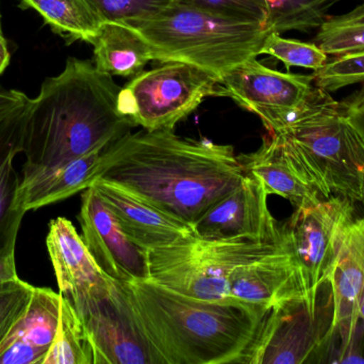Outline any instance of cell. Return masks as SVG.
I'll return each mask as SVG.
<instances>
[{
  "mask_svg": "<svg viewBox=\"0 0 364 364\" xmlns=\"http://www.w3.org/2000/svg\"><path fill=\"white\" fill-rule=\"evenodd\" d=\"M355 205L348 199L331 196L314 207L295 209L280 226L282 239L307 290L328 281L346 228L355 217Z\"/></svg>",
  "mask_w": 364,
  "mask_h": 364,
  "instance_id": "9",
  "label": "cell"
},
{
  "mask_svg": "<svg viewBox=\"0 0 364 364\" xmlns=\"http://www.w3.org/2000/svg\"><path fill=\"white\" fill-rule=\"evenodd\" d=\"M361 87L344 98L342 103L346 105L350 117L354 120L355 124L358 126L364 137V83H360Z\"/></svg>",
  "mask_w": 364,
  "mask_h": 364,
  "instance_id": "33",
  "label": "cell"
},
{
  "mask_svg": "<svg viewBox=\"0 0 364 364\" xmlns=\"http://www.w3.org/2000/svg\"><path fill=\"white\" fill-rule=\"evenodd\" d=\"M329 281L296 291L267 309L237 363H320L333 329Z\"/></svg>",
  "mask_w": 364,
  "mask_h": 364,
  "instance_id": "7",
  "label": "cell"
},
{
  "mask_svg": "<svg viewBox=\"0 0 364 364\" xmlns=\"http://www.w3.org/2000/svg\"><path fill=\"white\" fill-rule=\"evenodd\" d=\"M92 186L114 214L126 235L146 251L194 235L191 224L123 186L102 179L96 180Z\"/></svg>",
  "mask_w": 364,
  "mask_h": 364,
  "instance_id": "17",
  "label": "cell"
},
{
  "mask_svg": "<svg viewBox=\"0 0 364 364\" xmlns=\"http://www.w3.org/2000/svg\"><path fill=\"white\" fill-rule=\"evenodd\" d=\"M34 286L23 280L0 284V343L29 305Z\"/></svg>",
  "mask_w": 364,
  "mask_h": 364,
  "instance_id": "31",
  "label": "cell"
},
{
  "mask_svg": "<svg viewBox=\"0 0 364 364\" xmlns=\"http://www.w3.org/2000/svg\"><path fill=\"white\" fill-rule=\"evenodd\" d=\"M105 150H97L59 166L23 175L19 194L25 211H36L60 202L91 187L100 177Z\"/></svg>",
  "mask_w": 364,
  "mask_h": 364,
  "instance_id": "21",
  "label": "cell"
},
{
  "mask_svg": "<svg viewBox=\"0 0 364 364\" xmlns=\"http://www.w3.org/2000/svg\"><path fill=\"white\" fill-rule=\"evenodd\" d=\"M220 76L183 62H161L122 88L119 109L143 130H174L201 103L215 96Z\"/></svg>",
  "mask_w": 364,
  "mask_h": 364,
  "instance_id": "8",
  "label": "cell"
},
{
  "mask_svg": "<svg viewBox=\"0 0 364 364\" xmlns=\"http://www.w3.org/2000/svg\"><path fill=\"white\" fill-rule=\"evenodd\" d=\"M239 158L247 175L260 181L267 194L287 199L295 209L314 207L327 199L280 132H269L256 152Z\"/></svg>",
  "mask_w": 364,
  "mask_h": 364,
  "instance_id": "16",
  "label": "cell"
},
{
  "mask_svg": "<svg viewBox=\"0 0 364 364\" xmlns=\"http://www.w3.org/2000/svg\"><path fill=\"white\" fill-rule=\"evenodd\" d=\"M21 9H32L68 44L91 43L104 19L89 0H19Z\"/></svg>",
  "mask_w": 364,
  "mask_h": 364,
  "instance_id": "23",
  "label": "cell"
},
{
  "mask_svg": "<svg viewBox=\"0 0 364 364\" xmlns=\"http://www.w3.org/2000/svg\"><path fill=\"white\" fill-rule=\"evenodd\" d=\"M247 175L232 145L174 130L124 135L102 153L100 177L192 226Z\"/></svg>",
  "mask_w": 364,
  "mask_h": 364,
  "instance_id": "1",
  "label": "cell"
},
{
  "mask_svg": "<svg viewBox=\"0 0 364 364\" xmlns=\"http://www.w3.org/2000/svg\"><path fill=\"white\" fill-rule=\"evenodd\" d=\"M314 85L312 75L279 72L252 58L220 77L215 96L230 98L274 132L303 104Z\"/></svg>",
  "mask_w": 364,
  "mask_h": 364,
  "instance_id": "10",
  "label": "cell"
},
{
  "mask_svg": "<svg viewBox=\"0 0 364 364\" xmlns=\"http://www.w3.org/2000/svg\"><path fill=\"white\" fill-rule=\"evenodd\" d=\"M314 83L328 92L364 83V51L335 57L312 74Z\"/></svg>",
  "mask_w": 364,
  "mask_h": 364,
  "instance_id": "29",
  "label": "cell"
},
{
  "mask_svg": "<svg viewBox=\"0 0 364 364\" xmlns=\"http://www.w3.org/2000/svg\"><path fill=\"white\" fill-rule=\"evenodd\" d=\"M75 309L89 333L94 364H164L141 331L119 282L108 294Z\"/></svg>",
  "mask_w": 364,
  "mask_h": 364,
  "instance_id": "11",
  "label": "cell"
},
{
  "mask_svg": "<svg viewBox=\"0 0 364 364\" xmlns=\"http://www.w3.org/2000/svg\"><path fill=\"white\" fill-rule=\"evenodd\" d=\"M61 294L36 288L27 309L0 343V364H43L55 341Z\"/></svg>",
  "mask_w": 364,
  "mask_h": 364,
  "instance_id": "18",
  "label": "cell"
},
{
  "mask_svg": "<svg viewBox=\"0 0 364 364\" xmlns=\"http://www.w3.org/2000/svg\"><path fill=\"white\" fill-rule=\"evenodd\" d=\"M9 63H10V51L8 48V42L4 33H0V75L6 70Z\"/></svg>",
  "mask_w": 364,
  "mask_h": 364,
  "instance_id": "35",
  "label": "cell"
},
{
  "mask_svg": "<svg viewBox=\"0 0 364 364\" xmlns=\"http://www.w3.org/2000/svg\"><path fill=\"white\" fill-rule=\"evenodd\" d=\"M361 205L364 207V202L361 203ZM360 316L361 318H363V320H364V296L363 299V303H361V311H360Z\"/></svg>",
  "mask_w": 364,
  "mask_h": 364,
  "instance_id": "36",
  "label": "cell"
},
{
  "mask_svg": "<svg viewBox=\"0 0 364 364\" xmlns=\"http://www.w3.org/2000/svg\"><path fill=\"white\" fill-rule=\"evenodd\" d=\"M0 33H2V28H1V14H0Z\"/></svg>",
  "mask_w": 364,
  "mask_h": 364,
  "instance_id": "37",
  "label": "cell"
},
{
  "mask_svg": "<svg viewBox=\"0 0 364 364\" xmlns=\"http://www.w3.org/2000/svg\"><path fill=\"white\" fill-rule=\"evenodd\" d=\"M46 247L60 294L75 308L112 290L114 280L102 273L70 220L64 217L51 220Z\"/></svg>",
  "mask_w": 364,
  "mask_h": 364,
  "instance_id": "15",
  "label": "cell"
},
{
  "mask_svg": "<svg viewBox=\"0 0 364 364\" xmlns=\"http://www.w3.org/2000/svg\"><path fill=\"white\" fill-rule=\"evenodd\" d=\"M130 26L151 45L154 61L192 64L220 78L260 56L269 33L261 24L226 19L178 1L153 19Z\"/></svg>",
  "mask_w": 364,
  "mask_h": 364,
  "instance_id": "5",
  "label": "cell"
},
{
  "mask_svg": "<svg viewBox=\"0 0 364 364\" xmlns=\"http://www.w3.org/2000/svg\"><path fill=\"white\" fill-rule=\"evenodd\" d=\"M342 0H265L267 32L309 33L322 25L329 11Z\"/></svg>",
  "mask_w": 364,
  "mask_h": 364,
  "instance_id": "24",
  "label": "cell"
},
{
  "mask_svg": "<svg viewBox=\"0 0 364 364\" xmlns=\"http://www.w3.org/2000/svg\"><path fill=\"white\" fill-rule=\"evenodd\" d=\"M267 190L260 181L245 175L241 183L209 207L194 224L193 232L205 241L252 237L282 239V229L267 207Z\"/></svg>",
  "mask_w": 364,
  "mask_h": 364,
  "instance_id": "14",
  "label": "cell"
},
{
  "mask_svg": "<svg viewBox=\"0 0 364 364\" xmlns=\"http://www.w3.org/2000/svg\"><path fill=\"white\" fill-rule=\"evenodd\" d=\"M90 44L96 68L111 76L132 78L154 61L146 38L127 24L105 21Z\"/></svg>",
  "mask_w": 364,
  "mask_h": 364,
  "instance_id": "22",
  "label": "cell"
},
{
  "mask_svg": "<svg viewBox=\"0 0 364 364\" xmlns=\"http://www.w3.org/2000/svg\"><path fill=\"white\" fill-rule=\"evenodd\" d=\"M274 132L286 138L326 198L364 202V137L342 100L314 85Z\"/></svg>",
  "mask_w": 364,
  "mask_h": 364,
  "instance_id": "4",
  "label": "cell"
},
{
  "mask_svg": "<svg viewBox=\"0 0 364 364\" xmlns=\"http://www.w3.org/2000/svg\"><path fill=\"white\" fill-rule=\"evenodd\" d=\"M198 10L235 21L258 23L264 27L267 8L265 0H176ZM265 29V28H264Z\"/></svg>",
  "mask_w": 364,
  "mask_h": 364,
  "instance_id": "30",
  "label": "cell"
},
{
  "mask_svg": "<svg viewBox=\"0 0 364 364\" xmlns=\"http://www.w3.org/2000/svg\"><path fill=\"white\" fill-rule=\"evenodd\" d=\"M176 0H89L104 21L134 25L153 19Z\"/></svg>",
  "mask_w": 364,
  "mask_h": 364,
  "instance_id": "28",
  "label": "cell"
},
{
  "mask_svg": "<svg viewBox=\"0 0 364 364\" xmlns=\"http://www.w3.org/2000/svg\"><path fill=\"white\" fill-rule=\"evenodd\" d=\"M312 42L333 58L364 51V1L350 12L328 15Z\"/></svg>",
  "mask_w": 364,
  "mask_h": 364,
  "instance_id": "26",
  "label": "cell"
},
{
  "mask_svg": "<svg viewBox=\"0 0 364 364\" xmlns=\"http://www.w3.org/2000/svg\"><path fill=\"white\" fill-rule=\"evenodd\" d=\"M228 288L233 298L271 307L305 288L294 259L284 241V247L278 251L233 269L229 276Z\"/></svg>",
  "mask_w": 364,
  "mask_h": 364,
  "instance_id": "19",
  "label": "cell"
},
{
  "mask_svg": "<svg viewBox=\"0 0 364 364\" xmlns=\"http://www.w3.org/2000/svg\"><path fill=\"white\" fill-rule=\"evenodd\" d=\"M43 364H94V350L89 333L66 297H61L55 341Z\"/></svg>",
  "mask_w": 364,
  "mask_h": 364,
  "instance_id": "25",
  "label": "cell"
},
{
  "mask_svg": "<svg viewBox=\"0 0 364 364\" xmlns=\"http://www.w3.org/2000/svg\"><path fill=\"white\" fill-rule=\"evenodd\" d=\"M94 62L68 58L31 100L21 173L59 166L105 150L134 128L119 109V87Z\"/></svg>",
  "mask_w": 364,
  "mask_h": 364,
  "instance_id": "2",
  "label": "cell"
},
{
  "mask_svg": "<svg viewBox=\"0 0 364 364\" xmlns=\"http://www.w3.org/2000/svg\"><path fill=\"white\" fill-rule=\"evenodd\" d=\"M260 55L271 56L282 62L287 72L291 68L321 70L328 60V55L314 42H303L295 38H286L278 32H269L261 47Z\"/></svg>",
  "mask_w": 364,
  "mask_h": 364,
  "instance_id": "27",
  "label": "cell"
},
{
  "mask_svg": "<svg viewBox=\"0 0 364 364\" xmlns=\"http://www.w3.org/2000/svg\"><path fill=\"white\" fill-rule=\"evenodd\" d=\"M282 247V235L277 241L252 237L205 241L192 235L149 250V279L194 298L229 299V276L233 269Z\"/></svg>",
  "mask_w": 364,
  "mask_h": 364,
  "instance_id": "6",
  "label": "cell"
},
{
  "mask_svg": "<svg viewBox=\"0 0 364 364\" xmlns=\"http://www.w3.org/2000/svg\"><path fill=\"white\" fill-rule=\"evenodd\" d=\"M31 98L18 90L6 89L0 85V122L12 115L17 109L30 102Z\"/></svg>",
  "mask_w": 364,
  "mask_h": 364,
  "instance_id": "32",
  "label": "cell"
},
{
  "mask_svg": "<svg viewBox=\"0 0 364 364\" xmlns=\"http://www.w3.org/2000/svg\"><path fill=\"white\" fill-rule=\"evenodd\" d=\"M30 106L31 100L0 122V251L15 249L21 220L27 213L21 204V180L13 162L23 151Z\"/></svg>",
  "mask_w": 364,
  "mask_h": 364,
  "instance_id": "20",
  "label": "cell"
},
{
  "mask_svg": "<svg viewBox=\"0 0 364 364\" xmlns=\"http://www.w3.org/2000/svg\"><path fill=\"white\" fill-rule=\"evenodd\" d=\"M18 279L15 262V249L0 251V284Z\"/></svg>",
  "mask_w": 364,
  "mask_h": 364,
  "instance_id": "34",
  "label": "cell"
},
{
  "mask_svg": "<svg viewBox=\"0 0 364 364\" xmlns=\"http://www.w3.org/2000/svg\"><path fill=\"white\" fill-rule=\"evenodd\" d=\"M78 219L81 237L105 275L119 284L149 279V251L126 235L93 186L83 190Z\"/></svg>",
  "mask_w": 364,
  "mask_h": 364,
  "instance_id": "13",
  "label": "cell"
},
{
  "mask_svg": "<svg viewBox=\"0 0 364 364\" xmlns=\"http://www.w3.org/2000/svg\"><path fill=\"white\" fill-rule=\"evenodd\" d=\"M121 284L164 364L237 363L269 308L233 297L194 298L151 279Z\"/></svg>",
  "mask_w": 364,
  "mask_h": 364,
  "instance_id": "3",
  "label": "cell"
},
{
  "mask_svg": "<svg viewBox=\"0 0 364 364\" xmlns=\"http://www.w3.org/2000/svg\"><path fill=\"white\" fill-rule=\"evenodd\" d=\"M333 293V329L321 363H336L358 339L364 326V217L353 218L328 279Z\"/></svg>",
  "mask_w": 364,
  "mask_h": 364,
  "instance_id": "12",
  "label": "cell"
}]
</instances>
